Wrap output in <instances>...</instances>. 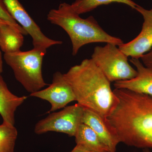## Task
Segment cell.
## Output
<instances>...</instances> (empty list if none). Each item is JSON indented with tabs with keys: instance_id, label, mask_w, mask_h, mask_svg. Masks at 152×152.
<instances>
[{
	"instance_id": "6da1fadb",
	"label": "cell",
	"mask_w": 152,
	"mask_h": 152,
	"mask_svg": "<svg viewBox=\"0 0 152 152\" xmlns=\"http://www.w3.org/2000/svg\"><path fill=\"white\" fill-rule=\"evenodd\" d=\"M119 103L108 118L121 142L139 148H152V96L115 88Z\"/></svg>"
},
{
	"instance_id": "7a4b0ae2",
	"label": "cell",
	"mask_w": 152,
	"mask_h": 152,
	"mask_svg": "<svg viewBox=\"0 0 152 152\" xmlns=\"http://www.w3.org/2000/svg\"><path fill=\"white\" fill-rule=\"evenodd\" d=\"M77 103L108 118L119 103L110 82L91 59L83 60L64 74Z\"/></svg>"
},
{
	"instance_id": "3957f363",
	"label": "cell",
	"mask_w": 152,
	"mask_h": 152,
	"mask_svg": "<svg viewBox=\"0 0 152 152\" xmlns=\"http://www.w3.org/2000/svg\"><path fill=\"white\" fill-rule=\"evenodd\" d=\"M47 19L51 23L62 28L68 34L72 45L74 56L87 44L102 42L119 47L124 44L120 38L105 31L94 17L82 18L67 3H61L58 9L50 10Z\"/></svg>"
},
{
	"instance_id": "277c9868",
	"label": "cell",
	"mask_w": 152,
	"mask_h": 152,
	"mask_svg": "<svg viewBox=\"0 0 152 152\" xmlns=\"http://www.w3.org/2000/svg\"><path fill=\"white\" fill-rule=\"evenodd\" d=\"M46 53L47 50L34 48L4 55V60L12 69L16 79L30 94L48 85L42 73L43 60Z\"/></svg>"
},
{
	"instance_id": "5b68a950",
	"label": "cell",
	"mask_w": 152,
	"mask_h": 152,
	"mask_svg": "<svg viewBox=\"0 0 152 152\" xmlns=\"http://www.w3.org/2000/svg\"><path fill=\"white\" fill-rule=\"evenodd\" d=\"M117 46L106 44L94 49L91 59L110 82L131 80L137 74L128 62V57Z\"/></svg>"
},
{
	"instance_id": "8992f818",
	"label": "cell",
	"mask_w": 152,
	"mask_h": 152,
	"mask_svg": "<svg viewBox=\"0 0 152 152\" xmlns=\"http://www.w3.org/2000/svg\"><path fill=\"white\" fill-rule=\"evenodd\" d=\"M84 107L76 104L53 112L36 124L34 132L37 134L49 132L64 133L75 137L80 125L82 124Z\"/></svg>"
},
{
	"instance_id": "52a82bcc",
	"label": "cell",
	"mask_w": 152,
	"mask_h": 152,
	"mask_svg": "<svg viewBox=\"0 0 152 152\" xmlns=\"http://www.w3.org/2000/svg\"><path fill=\"white\" fill-rule=\"evenodd\" d=\"M4 1L12 18L31 37L34 48L47 50L53 46L62 44V41L52 39L45 35L19 0Z\"/></svg>"
},
{
	"instance_id": "ba28073f",
	"label": "cell",
	"mask_w": 152,
	"mask_h": 152,
	"mask_svg": "<svg viewBox=\"0 0 152 152\" xmlns=\"http://www.w3.org/2000/svg\"><path fill=\"white\" fill-rule=\"evenodd\" d=\"M30 96L48 102L51 105L49 112H54L73 101L75 97L70 85L67 81L64 74L56 72L53 75L52 83L44 89L30 94Z\"/></svg>"
},
{
	"instance_id": "9c48e42d",
	"label": "cell",
	"mask_w": 152,
	"mask_h": 152,
	"mask_svg": "<svg viewBox=\"0 0 152 152\" xmlns=\"http://www.w3.org/2000/svg\"><path fill=\"white\" fill-rule=\"evenodd\" d=\"M135 10L143 18L141 31L134 39L123 44L119 48L128 57L140 59L152 48V9L147 10L137 5Z\"/></svg>"
},
{
	"instance_id": "30bf717a",
	"label": "cell",
	"mask_w": 152,
	"mask_h": 152,
	"mask_svg": "<svg viewBox=\"0 0 152 152\" xmlns=\"http://www.w3.org/2000/svg\"><path fill=\"white\" fill-rule=\"evenodd\" d=\"M82 123L94 131L101 140L108 148L110 152H116L117 145L121 142L116 131L108 118L84 107Z\"/></svg>"
},
{
	"instance_id": "8fae6325",
	"label": "cell",
	"mask_w": 152,
	"mask_h": 152,
	"mask_svg": "<svg viewBox=\"0 0 152 152\" xmlns=\"http://www.w3.org/2000/svg\"><path fill=\"white\" fill-rule=\"evenodd\" d=\"M130 61L137 69V75L131 80L115 82V88L126 89L152 96V70L145 66L140 59L132 58Z\"/></svg>"
},
{
	"instance_id": "7c38bea8",
	"label": "cell",
	"mask_w": 152,
	"mask_h": 152,
	"mask_svg": "<svg viewBox=\"0 0 152 152\" xmlns=\"http://www.w3.org/2000/svg\"><path fill=\"white\" fill-rule=\"evenodd\" d=\"M27 96H18L11 92L0 75V115L3 122L14 126L15 113Z\"/></svg>"
},
{
	"instance_id": "4fadbf2b",
	"label": "cell",
	"mask_w": 152,
	"mask_h": 152,
	"mask_svg": "<svg viewBox=\"0 0 152 152\" xmlns=\"http://www.w3.org/2000/svg\"><path fill=\"white\" fill-rule=\"evenodd\" d=\"M23 35L9 24L0 25V48L4 54L20 51L24 40Z\"/></svg>"
},
{
	"instance_id": "5bb4252c",
	"label": "cell",
	"mask_w": 152,
	"mask_h": 152,
	"mask_svg": "<svg viewBox=\"0 0 152 152\" xmlns=\"http://www.w3.org/2000/svg\"><path fill=\"white\" fill-rule=\"evenodd\" d=\"M77 145L81 146L92 152H110L107 147L103 142L91 128L85 124L79 126L75 135Z\"/></svg>"
},
{
	"instance_id": "9a60e30c",
	"label": "cell",
	"mask_w": 152,
	"mask_h": 152,
	"mask_svg": "<svg viewBox=\"0 0 152 152\" xmlns=\"http://www.w3.org/2000/svg\"><path fill=\"white\" fill-rule=\"evenodd\" d=\"M113 3L125 4L134 9L137 5L132 0H76L71 6L74 11L80 15L92 11L99 6Z\"/></svg>"
},
{
	"instance_id": "2e32d148",
	"label": "cell",
	"mask_w": 152,
	"mask_h": 152,
	"mask_svg": "<svg viewBox=\"0 0 152 152\" xmlns=\"http://www.w3.org/2000/svg\"><path fill=\"white\" fill-rule=\"evenodd\" d=\"M18 132L15 126L0 125V152H14Z\"/></svg>"
},
{
	"instance_id": "e0dca14e",
	"label": "cell",
	"mask_w": 152,
	"mask_h": 152,
	"mask_svg": "<svg viewBox=\"0 0 152 152\" xmlns=\"http://www.w3.org/2000/svg\"><path fill=\"white\" fill-rule=\"evenodd\" d=\"M0 18L19 30L24 35H28L26 31L12 18L9 13L4 3V0H0Z\"/></svg>"
},
{
	"instance_id": "ac0fdd59",
	"label": "cell",
	"mask_w": 152,
	"mask_h": 152,
	"mask_svg": "<svg viewBox=\"0 0 152 152\" xmlns=\"http://www.w3.org/2000/svg\"><path fill=\"white\" fill-rule=\"evenodd\" d=\"M144 66L152 70V48L140 58Z\"/></svg>"
},
{
	"instance_id": "d6986e66",
	"label": "cell",
	"mask_w": 152,
	"mask_h": 152,
	"mask_svg": "<svg viewBox=\"0 0 152 152\" xmlns=\"http://www.w3.org/2000/svg\"><path fill=\"white\" fill-rule=\"evenodd\" d=\"M69 152H92L85 148L84 147L79 145H76L75 147Z\"/></svg>"
},
{
	"instance_id": "ffe728a7",
	"label": "cell",
	"mask_w": 152,
	"mask_h": 152,
	"mask_svg": "<svg viewBox=\"0 0 152 152\" xmlns=\"http://www.w3.org/2000/svg\"><path fill=\"white\" fill-rule=\"evenodd\" d=\"M3 58L1 52L0 50V75L3 72Z\"/></svg>"
},
{
	"instance_id": "44dd1931",
	"label": "cell",
	"mask_w": 152,
	"mask_h": 152,
	"mask_svg": "<svg viewBox=\"0 0 152 152\" xmlns=\"http://www.w3.org/2000/svg\"><path fill=\"white\" fill-rule=\"evenodd\" d=\"M8 23L7 22L1 19L0 18V25L3 24Z\"/></svg>"
},
{
	"instance_id": "7402d4cb",
	"label": "cell",
	"mask_w": 152,
	"mask_h": 152,
	"mask_svg": "<svg viewBox=\"0 0 152 152\" xmlns=\"http://www.w3.org/2000/svg\"><path fill=\"white\" fill-rule=\"evenodd\" d=\"M143 152H152L151 151L149 150V149L146 148L144 149L143 150Z\"/></svg>"
}]
</instances>
